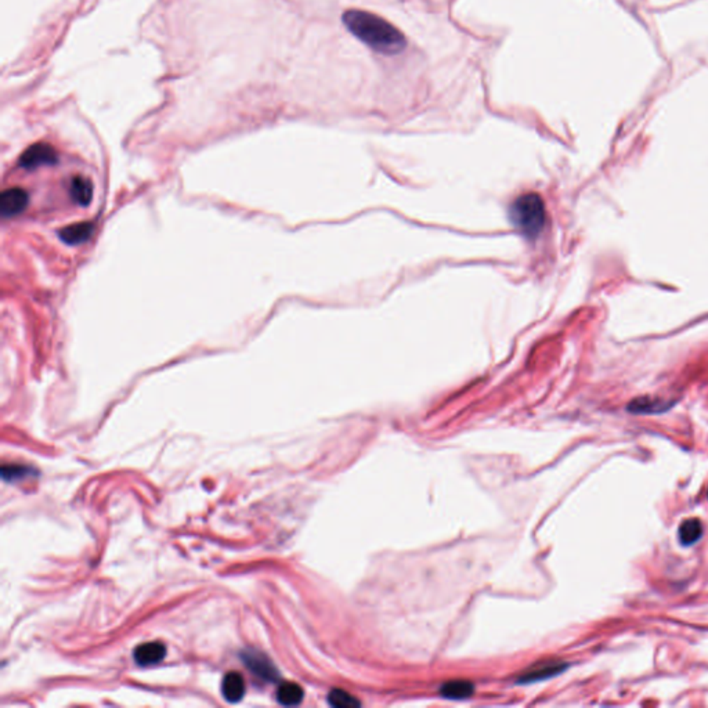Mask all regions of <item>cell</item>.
Segmentation results:
<instances>
[{"instance_id":"cell-1","label":"cell","mask_w":708,"mask_h":708,"mask_svg":"<svg viewBox=\"0 0 708 708\" xmlns=\"http://www.w3.org/2000/svg\"><path fill=\"white\" fill-rule=\"evenodd\" d=\"M345 27L368 47L383 54H396L406 47V36L385 18L364 10H348Z\"/></svg>"},{"instance_id":"cell-2","label":"cell","mask_w":708,"mask_h":708,"mask_svg":"<svg viewBox=\"0 0 708 708\" xmlns=\"http://www.w3.org/2000/svg\"><path fill=\"white\" fill-rule=\"evenodd\" d=\"M509 219L513 227L526 238H536L547 223L544 201L538 194H523L510 205Z\"/></svg>"},{"instance_id":"cell-3","label":"cell","mask_w":708,"mask_h":708,"mask_svg":"<svg viewBox=\"0 0 708 708\" xmlns=\"http://www.w3.org/2000/svg\"><path fill=\"white\" fill-rule=\"evenodd\" d=\"M57 162H59L57 151L47 142H36L28 147L20 158V165L28 170L45 165H56Z\"/></svg>"},{"instance_id":"cell-4","label":"cell","mask_w":708,"mask_h":708,"mask_svg":"<svg viewBox=\"0 0 708 708\" xmlns=\"http://www.w3.org/2000/svg\"><path fill=\"white\" fill-rule=\"evenodd\" d=\"M242 660L248 670L256 675L258 678L266 682H276L279 678V671L273 665V663L259 651H246L242 654Z\"/></svg>"},{"instance_id":"cell-5","label":"cell","mask_w":708,"mask_h":708,"mask_svg":"<svg viewBox=\"0 0 708 708\" xmlns=\"http://www.w3.org/2000/svg\"><path fill=\"white\" fill-rule=\"evenodd\" d=\"M29 204V196L24 189L20 187H11L8 190H4L0 197V211L3 216L11 217L17 216Z\"/></svg>"},{"instance_id":"cell-6","label":"cell","mask_w":708,"mask_h":708,"mask_svg":"<svg viewBox=\"0 0 708 708\" xmlns=\"http://www.w3.org/2000/svg\"><path fill=\"white\" fill-rule=\"evenodd\" d=\"M166 656V647L161 642H149L136 647L135 661L142 667H149L161 663Z\"/></svg>"},{"instance_id":"cell-7","label":"cell","mask_w":708,"mask_h":708,"mask_svg":"<svg viewBox=\"0 0 708 708\" xmlns=\"http://www.w3.org/2000/svg\"><path fill=\"white\" fill-rule=\"evenodd\" d=\"M221 695L228 703H238L245 696V682L239 672H227L221 682Z\"/></svg>"},{"instance_id":"cell-8","label":"cell","mask_w":708,"mask_h":708,"mask_svg":"<svg viewBox=\"0 0 708 708\" xmlns=\"http://www.w3.org/2000/svg\"><path fill=\"white\" fill-rule=\"evenodd\" d=\"M94 231V226L90 221H79L73 223L63 230H60L59 235L61 241H64L68 245H79L90 239L91 234Z\"/></svg>"},{"instance_id":"cell-9","label":"cell","mask_w":708,"mask_h":708,"mask_svg":"<svg viewBox=\"0 0 708 708\" xmlns=\"http://www.w3.org/2000/svg\"><path fill=\"white\" fill-rule=\"evenodd\" d=\"M70 194L75 204L87 207L93 200V184L83 176H75L71 180Z\"/></svg>"},{"instance_id":"cell-10","label":"cell","mask_w":708,"mask_h":708,"mask_svg":"<svg viewBox=\"0 0 708 708\" xmlns=\"http://www.w3.org/2000/svg\"><path fill=\"white\" fill-rule=\"evenodd\" d=\"M672 404H667L664 400L650 399V397H639L630 403L628 411L634 414H656L667 411Z\"/></svg>"},{"instance_id":"cell-11","label":"cell","mask_w":708,"mask_h":708,"mask_svg":"<svg viewBox=\"0 0 708 708\" xmlns=\"http://www.w3.org/2000/svg\"><path fill=\"white\" fill-rule=\"evenodd\" d=\"M703 536V524L699 519H688L682 522L678 530V538L682 545H693Z\"/></svg>"},{"instance_id":"cell-12","label":"cell","mask_w":708,"mask_h":708,"mask_svg":"<svg viewBox=\"0 0 708 708\" xmlns=\"http://www.w3.org/2000/svg\"><path fill=\"white\" fill-rule=\"evenodd\" d=\"M565 668H566V665L563 663H545V664H540V665L533 667L529 672H526L522 677L520 681L522 682L541 681V679H545V678H550V677H554V675L562 672Z\"/></svg>"},{"instance_id":"cell-13","label":"cell","mask_w":708,"mask_h":708,"mask_svg":"<svg viewBox=\"0 0 708 708\" xmlns=\"http://www.w3.org/2000/svg\"><path fill=\"white\" fill-rule=\"evenodd\" d=\"M303 689L293 682H283L277 691V700L283 706H297L303 700Z\"/></svg>"},{"instance_id":"cell-14","label":"cell","mask_w":708,"mask_h":708,"mask_svg":"<svg viewBox=\"0 0 708 708\" xmlns=\"http://www.w3.org/2000/svg\"><path fill=\"white\" fill-rule=\"evenodd\" d=\"M473 693V685L468 681H451L443 685L441 695L445 699H466Z\"/></svg>"},{"instance_id":"cell-15","label":"cell","mask_w":708,"mask_h":708,"mask_svg":"<svg viewBox=\"0 0 708 708\" xmlns=\"http://www.w3.org/2000/svg\"><path fill=\"white\" fill-rule=\"evenodd\" d=\"M328 700H330V705L334 707L353 708L360 706L358 700H355L352 695H349L341 689L332 691L328 696Z\"/></svg>"},{"instance_id":"cell-16","label":"cell","mask_w":708,"mask_h":708,"mask_svg":"<svg viewBox=\"0 0 708 708\" xmlns=\"http://www.w3.org/2000/svg\"><path fill=\"white\" fill-rule=\"evenodd\" d=\"M32 473H34V471L31 468L18 466V465H6L1 469V476L7 482L21 480V479H25V478L31 476Z\"/></svg>"}]
</instances>
